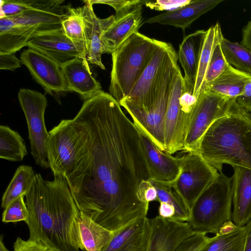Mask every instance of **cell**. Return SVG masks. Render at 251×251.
<instances>
[{
  "instance_id": "23",
  "label": "cell",
  "mask_w": 251,
  "mask_h": 251,
  "mask_svg": "<svg viewBox=\"0 0 251 251\" xmlns=\"http://www.w3.org/2000/svg\"><path fill=\"white\" fill-rule=\"evenodd\" d=\"M203 30L188 35L179 45L178 59L184 73L185 91L193 94L197 75L199 58Z\"/></svg>"
},
{
  "instance_id": "48",
  "label": "cell",
  "mask_w": 251,
  "mask_h": 251,
  "mask_svg": "<svg viewBox=\"0 0 251 251\" xmlns=\"http://www.w3.org/2000/svg\"><path fill=\"white\" fill-rule=\"evenodd\" d=\"M0 251H9L5 247L3 242L2 235L0 236Z\"/></svg>"
},
{
  "instance_id": "18",
  "label": "cell",
  "mask_w": 251,
  "mask_h": 251,
  "mask_svg": "<svg viewBox=\"0 0 251 251\" xmlns=\"http://www.w3.org/2000/svg\"><path fill=\"white\" fill-rule=\"evenodd\" d=\"M150 236L149 218L143 217L114 232L100 251H147Z\"/></svg>"
},
{
  "instance_id": "33",
  "label": "cell",
  "mask_w": 251,
  "mask_h": 251,
  "mask_svg": "<svg viewBox=\"0 0 251 251\" xmlns=\"http://www.w3.org/2000/svg\"><path fill=\"white\" fill-rule=\"evenodd\" d=\"M62 27L69 38L85 44L83 22L77 8L67 7V12L62 22Z\"/></svg>"
},
{
  "instance_id": "9",
  "label": "cell",
  "mask_w": 251,
  "mask_h": 251,
  "mask_svg": "<svg viewBox=\"0 0 251 251\" xmlns=\"http://www.w3.org/2000/svg\"><path fill=\"white\" fill-rule=\"evenodd\" d=\"M18 97L26 121L31 154L37 165L50 168L47 152L49 132L44 119L48 100L41 93L26 88L20 89Z\"/></svg>"
},
{
  "instance_id": "24",
  "label": "cell",
  "mask_w": 251,
  "mask_h": 251,
  "mask_svg": "<svg viewBox=\"0 0 251 251\" xmlns=\"http://www.w3.org/2000/svg\"><path fill=\"white\" fill-rule=\"evenodd\" d=\"M36 33L33 27L19 25L8 17L0 18V53H15Z\"/></svg>"
},
{
  "instance_id": "17",
  "label": "cell",
  "mask_w": 251,
  "mask_h": 251,
  "mask_svg": "<svg viewBox=\"0 0 251 251\" xmlns=\"http://www.w3.org/2000/svg\"><path fill=\"white\" fill-rule=\"evenodd\" d=\"M84 2V5L77 9L83 22L86 58L91 64L104 70L105 66L101 61L103 53L101 37L104 30L115 21V16L100 19L94 12L91 0Z\"/></svg>"
},
{
  "instance_id": "31",
  "label": "cell",
  "mask_w": 251,
  "mask_h": 251,
  "mask_svg": "<svg viewBox=\"0 0 251 251\" xmlns=\"http://www.w3.org/2000/svg\"><path fill=\"white\" fill-rule=\"evenodd\" d=\"M221 48L228 64L236 69L251 75V51L241 44L229 41L223 35Z\"/></svg>"
},
{
  "instance_id": "29",
  "label": "cell",
  "mask_w": 251,
  "mask_h": 251,
  "mask_svg": "<svg viewBox=\"0 0 251 251\" xmlns=\"http://www.w3.org/2000/svg\"><path fill=\"white\" fill-rule=\"evenodd\" d=\"M27 154L24 140L9 126H0V158L11 161H21Z\"/></svg>"
},
{
  "instance_id": "45",
  "label": "cell",
  "mask_w": 251,
  "mask_h": 251,
  "mask_svg": "<svg viewBox=\"0 0 251 251\" xmlns=\"http://www.w3.org/2000/svg\"><path fill=\"white\" fill-rule=\"evenodd\" d=\"M241 44L251 51V20L244 27Z\"/></svg>"
},
{
  "instance_id": "8",
  "label": "cell",
  "mask_w": 251,
  "mask_h": 251,
  "mask_svg": "<svg viewBox=\"0 0 251 251\" xmlns=\"http://www.w3.org/2000/svg\"><path fill=\"white\" fill-rule=\"evenodd\" d=\"M235 100L203 90L192 110L183 151L187 152H198L199 145L204 134L215 121L228 112Z\"/></svg>"
},
{
  "instance_id": "36",
  "label": "cell",
  "mask_w": 251,
  "mask_h": 251,
  "mask_svg": "<svg viewBox=\"0 0 251 251\" xmlns=\"http://www.w3.org/2000/svg\"><path fill=\"white\" fill-rule=\"evenodd\" d=\"M0 4V17H8L32 9L34 0H2Z\"/></svg>"
},
{
  "instance_id": "14",
  "label": "cell",
  "mask_w": 251,
  "mask_h": 251,
  "mask_svg": "<svg viewBox=\"0 0 251 251\" xmlns=\"http://www.w3.org/2000/svg\"><path fill=\"white\" fill-rule=\"evenodd\" d=\"M141 147L151 180L173 185L181 172V157L160 150L145 134L140 131Z\"/></svg>"
},
{
  "instance_id": "15",
  "label": "cell",
  "mask_w": 251,
  "mask_h": 251,
  "mask_svg": "<svg viewBox=\"0 0 251 251\" xmlns=\"http://www.w3.org/2000/svg\"><path fill=\"white\" fill-rule=\"evenodd\" d=\"M63 2L60 0H36L32 9L8 17L19 25L35 28V34L60 29L67 12L62 5Z\"/></svg>"
},
{
  "instance_id": "37",
  "label": "cell",
  "mask_w": 251,
  "mask_h": 251,
  "mask_svg": "<svg viewBox=\"0 0 251 251\" xmlns=\"http://www.w3.org/2000/svg\"><path fill=\"white\" fill-rule=\"evenodd\" d=\"M209 239L206 233L195 231L182 240L174 251H201Z\"/></svg>"
},
{
  "instance_id": "41",
  "label": "cell",
  "mask_w": 251,
  "mask_h": 251,
  "mask_svg": "<svg viewBox=\"0 0 251 251\" xmlns=\"http://www.w3.org/2000/svg\"><path fill=\"white\" fill-rule=\"evenodd\" d=\"M13 247L14 251H50V249L41 242L29 238L24 240L17 237Z\"/></svg>"
},
{
  "instance_id": "1",
  "label": "cell",
  "mask_w": 251,
  "mask_h": 251,
  "mask_svg": "<svg viewBox=\"0 0 251 251\" xmlns=\"http://www.w3.org/2000/svg\"><path fill=\"white\" fill-rule=\"evenodd\" d=\"M65 178L80 212L113 232L147 217L137 190L151 180L139 129L109 93L85 100Z\"/></svg>"
},
{
  "instance_id": "27",
  "label": "cell",
  "mask_w": 251,
  "mask_h": 251,
  "mask_svg": "<svg viewBox=\"0 0 251 251\" xmlns=\"http://www.w3.org/2000/svg\"><path fill=\"white\" fill-rule=\"evenodd\" d=\"M79 229L85 251H100L114 235L113 232L97 224L81 212Z\"/></svg>"
},
{
  "instance_id": "19",
  "label": "cell",
  "mask_w": 251,
  "mask_h": 251,
  "mask_svg": "<svg viewBox=\"0 0 251 251\" xmlns=\"http://www.w3.org/2000/svg\"><path fill=\"white\" fill-rule=\"evenodd\" d=\"M223 1V0H191L184 6L150 17L145 23L169 25L184 30L201 15Z\"/></svg>"
},
{
  "instance_id": "38",
  "label": "cell",
  "mask_w": 251,
  "mask_h": 251,
  "mask_svg": "<svg viewBox=\"0 0 251 251\" xmlns=\"http://www.w3.org/2000/svg\"><path fill=\"white\" fill-rule=\"evenodd\" d=\"M94 4H105L112 7L116 11L115 19L128 13L134 9L145 5L146 0H91Z\"/></svg>"
},
{
  "instance_id": "43",
  "label": "cell",
  "mask_w": 251,
  "mask_h": 251,
  "mask_svg": "<svg viewBox=\"0 0 251 251\" xmlns=\"http://www.w3.org/2000/svg\"><path fill=\"white\" fill-rule=\"evenodd\" d=\"M236 102L248 112H251V78L246 84L244 90L236 99Z\"/></svg>"
},
{
  "instance_id": "10",
  "label": "cell",
  "mask_w": 251,
  "mask_h": 251,
  "mask_svg": "<svg viewBox=\"0 0 251 251\" xmlns=\"http://www.w3.org/2000/svg\"><path fill=\"white\" fill-rule=\"evenodd\" d=\"M181 159V172L173 187L190 212L196 200L219 172L197 152H188Z\"/></svg>"
},
{
  "instance_id": "30",
  "label": "cell",
  "mask_w": 251,
  "mask_h": 251,
  "mask_svg": "<svg viewBox=\"0 0 251 251\" xmlns=\"http://www.w3.org/2000/svg\"><path fill=\"white\" fill-rule=\"evenodd\" d=\"M246 227L237 226L226 233H218L212 238L201 251H243Z\"/></svg>"
},
{
  "instance_id": "49",
  "label": "cell",
  "mask_w": 251,
  "mask_h": 251,
  "mask_svg": "<svg viewBox=\"0 0 251 251\" xmlns=\"http://www.w3.org/2000/svg\"><path fill=\"white\" fill-rule=\"evenodd\" d=\"M50 251H52V250L50 249Z\"/></svg>"
},
{
  "instance_id": "40",
  "label": "cell",
  "mask_w": 251,
  "mask_h": 251,
  "mask_svg": "<svg viewBox=\"0 0 251 251\" xmlns=\"http://www.w3.org/2000/svg\"><path fill=\"white\" fill-rule=\"evenodd\" d=\"M137 196L145 203L157 201V191L151 180H144L141 183L137 190Z\"/></svg>"
},
{
  "instance_id": "3",
  "label": "cell",
  "mask_w": 251,
  "mask_h": 251,
  "mask_svg": "<svg viewBox=\"0 0 251 251\" xmlns=\"http://www.w3.org/2000/svg\"><path fill=\"white\" fill-rule=\"evenodd\" d=\"M198 153L220 172L225 164L251 169V114L235 100L204 134Z\"/></svg>"
},
{
  "instance_id": "20",
  "label": "cell",
  "mask_w": 251,
  "mask_h": 251,
  "mask_svg": "<svg viewBox=\"0 0 251 251\" xmlns=\"http://www.w3.org/2000/svg\"><path fill=\"white\" fill-rule=\"evenodd\" d=\"M68 91L78 93L84 100L102 91L100 83L92 76L86 57H78L61 67Z\"/></svg>"
},
{
  "instance_id": "2",
  "label": "cell",
  "mask_w": 251,
  "mask_h": 251,
  "mask_svg": "<svg viewBox=\"0 0 251 251\" xmlns=\"http://www.w3.org/2000/svg\"><path fill=\"white\" fill-rule=\"evenodd\" d=\"M25 197L29 239L54 251H85L79 233L80 212L65 178L46 180L36 173Z\"/></svg>"
},
{
  "instance_id": "35",
  "label": "cell",
  "mask_w": 251,
  "mask_h": 251,
  "mask_svg": "<svg viewBox=\"0 0 251 251\" xmlns=\"http://www.w3.org/2000/svg\"><path fill=\"white\" fill-rule=\"evenodd\" d=\"M25 196H21L5 208L2 213V222L6 223L23 221L27 223L29 213L24 201Z\"/></svg>"
},
{
  "instance_id": "28",
  "label": "cell",
  "mask_w": 251,
  "mask_h": 251,
  "mask_svg": "<svg viewBox=\"0 0 251 251\" xmlns=\"http://www.w3.org/2000/svg\"><path fill=\"white\" fill-rule=\"evenodd\" d=\"M35 175L32 167L25 165L19 166L3 193L1 207L5 209L21 196H25L33 183Z\"/></svg>"
},
{
  "instance_id": "16",
  "label": "cell",
  "mask_w": 251,
  "mask_h": 251,
  "mask_svg": "<svg viewBox=\"0 0 251 251\" xmlns=\"http://www.w3.org/2000/svg\"><path fill=\"white\" fill-rule=\"evenodd\" d=\"M150 236L147 251H174L195 232L188 222L167 219L159 215L149 219Z\"/></svg>"
},
{
  "instance_id": "47",
  "label": "cell",
  "mask_w": 251,
  "mask_h": 251,
  "mask_svg": "<svg viewBox=\"0 0 251 251\" xmlns=\"http://www.w3.org/2000/svg\"><path fill=\"white\" fill-rule=\"evenodd\" d=\"M237 226L231 220L225 223L221 228L219 233H226L234 230Z\"/></svg>"
},
{
  "instance_id": "32",
  "label": "cell",
  "mask_w": 251,
  "mask_h": 251,
  "mask_svg": "<svg viewBox=\"0 0 251 251\" xmlns=\"http://www.w3.org/2000/svg\"><path fill=\"white\" fill-rule=\"evenodd\" d=\"M157 193V201L165 202L173 205L175 215L173 220L188 222L190 220V212L181 197L174 189L173 185L165 184L151 180Z\"/></svg>"
},
{
  "instance_id": "26",
  "label": "cell",
  "mask_w": 251,
  "mask_h": 251,
  "mask_svg": "<svg viewBox=\"0 0 251 251\" xmlns=\"http://www.w3.org/2000/svg\"><path fill=\"white\" fill-rule=\"evenodd\" d=\"M222 36L221 26L218 23L204 30L202 34L197 75L193 92V95L197 98L203 90L205 75L214 47Z\"/></svg>"
},
{
  "instance_id": "7",
  "label": "cell",
  "mask_w": 251,
  "mask_h": 251,
  "mask_svg": "<svg viewBox=\"0 0 251 251\" xmlns=\"http://www.w3.org/2000/svg\"><path fill=\"white\" fill-rule=\"evenodd\" d=\"M175 51L171 44L159 41L150 62L130 93L120 102L140 108L150 107L159 94Z\"/></svg>"
},
{
  "instance_id": "13",
  "label": "cell",
  "mask_w": 251,
  "mask_h": 251,
  "mask_svg": "<svg viewBox=\"0 0 251 251\" xmlns=\"http://www.w3.org/2000/svg\"><path fill=\"white\" fill-rule=\"evenodd\" d=\"M20 60L36 82L50 95L68 91L61 66L51 59L28 48L22 52Z\"/></svg>"
},
{
  "instance_id": "12",
  "label": "cell",
  "mask_w": 251,
  "mask_h": 251,
  "mask_svg": "<svg viewBox=\"0 0 251 251\" xmlns=\"http://www.w3.org/2000/svg\"><path fill=\"white\" fill-rule=\"evenodd\" d=\"M26 46L51 59L61 67L77 57L86 55L85 44L69 38L62 28L34 34Z\"/></svg>"
},
{
  "instance_id": "21",
  "label": "cell",
  "mask_w": 251,
  "mask_h": 251,
  "mask_svg": "<svg viewBox=\"0 0 251 251\" xmlns=\"http://www.w3.org/2000/svg\"><path fill=\"white\" fill-rule=\"evenodd\" d=\"M233 168L232 219L237 226L243 227L251 220V169Z\"/></svg>"
},
{
  "instance_id": "34",
  "label": "cell",
  "mask_w": 251,
  "mask_h": 251,
  "mask_svg": "<svg viewBox=\"0 0 251 251\" xmlns=\"http://www.w3.org/2000/svg\"><path fill=\"white\" fill-rule=\"evenodd\" d=\"M229 65L223 52L220 40L216 43L213 49L205 75L203 90L218 77Z\"/></svg>"
},
{
  "instance_id": "22",
  "label": "cell",
  "mask_w": 251,
  "mask_h": 251,
  "mask_svg": "<svg viewBox=\"0 0 251 251\" xmlns=\"http://www.w3.org/2000/svg\"><path fill=\"white\" fill-rule=\"evenodd\" d=\"M142 5L115 19L104 30L102 37V51L112 53L143 24Z\"/></svg>"
},
{
  "instance_id": "5",
  "label": "cell",
  "mask_w": 251,
  "mask_h": 251,
  "mask_svg": "<svg viewBox=\"0 0 251 251\" xmlns=\"http://www.w3.org/2000/svg\"><path fill=\"white\" fill-rule=\"evenodd\" d=\"M232 202V178L220 172L193 204L189 223L195 231L218 234L231 221Z\"/></svg>"
},
{
  "instance_id": "4",
  "label": "cell",
  "mask_w": 251,
  "mask_h": 251,
  "mask_svg": "<svg viewBox=\"0 0 251 251\" xmlns=\"http://www.w3.org/2000/svg\"><path fill=\"white\" fill-rule=\"evenodd\" d=\"M158 42L138 31L111 53L109 91L119 103L130 93L150 62Z\"/></svg>"
},
{
  "instance_id": "46",
  "label": "cell",
  "mask_w": 251,
  "mask_h": 251,
  "mask_svg": "<svg viewBox=\"0 0 251 251\" xmlns=\"http://www.w3.org/2000/svg\"><path fill=\"white\" fill-rule=\"evenodd\" d=\"M245 227L246 233L243 251H251V220Z\"/></svg>"
},
{
  "instance_id": "44",
  "label": "cell",
  "mask_w": 251,
  "mask_h": 251,
  "mask_svg": "<svg viewBox=\"0 0 251 251\" xmlns=\"http://www.w3.org/2000/svg\"><path fill=\"white\" fill-rule=\"evenodd\" d=\"M159 216L167 219H173L175 215L174 207L167 203L160 202L158 208Z\"/></svg>"
},
{
  "instance_id": "42",
  "label": "cell",
  "mask_w": 251,
  "mask_h": 251,
  "mask_svg": "<svg viewBox=\"0 0 251 251\" xmlns=\"http://www.w3.org/2000/svg\"><path fill=\"white\" fill-rule=\"evenodd\" d=\"M15 53H0V69L11 71L21 67L22 62L15 55Z\"/></svg>"
},
{
  "instance_id": "25",
  "label": "cell",
  "mask_w": 251,
  "mask_h": 251,
  "mask_svg": "<svg viewBox=\"0 0 251 251\" xmlns=\"http://www.w3.org/2000/svg\"><path fill=\"white\" fill-rule=\"evenodd\" d=\"M251 78V74L229 65L203 90L236 100L241 95L246 84Z\"/></svg>"
},
{
  "instance_id": "39",
  "label": "cell",
  "mask_w": 251,
  "mask_h": 251,
  "mask_svg": "<svg viewBox=\"0 0 251 251\" xmlns=\"http://www.w3.org/2000/svg\"><path fill=\"white\" fill-rule=\"evenodd\" d=\"M191 0H158L155 1L146 0L145 5L151 9L156 10L167 11L176 9L184 6L190 2Z\"/></svg>"
},
{
  "instance_id": "6",
  "label": "cell",
  "mask_w": 251,
  "mask_h": 251,
  "mask_svg": "<svg viewBox=\"0 0 251 251\" xmlns=\"http://www.w3.org/2000/svg\"><path fill=\"white\" fill-rule=\"evenodd\" d=\"M178 57L175 51L167 70L159 94L149 107L140 108L121 102L131 117L139 130L147 136L161 151H165V120L175 75L177 68Z\"/></svg>"
},
{
  "instance_id": "11",
  "label": "cell",
  "mask_w": 251,
  "mask_h": 251,
  "mask_svg": "<svg viewBox=\"0 0 251 251\" xmlns=\"http://www.w3.org/2000/svg\"><path fill=\"white\" fill-rule=\"evenodd\" d=\"M184 91V81L179 67L175 75L165 120L166 151L172 154L184 150L189 122L183 114L180 98Z\"/></svg>"
}]
</instances>
